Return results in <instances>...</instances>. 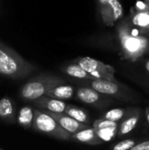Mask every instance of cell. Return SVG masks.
I'll return each instance as SVG.
<instances>
[{
    "label": "cell",
    "instance_id": "1",
    "mask_svg": "<svg viewBox=\"0 0 149 150\" xmlns=\"http://www.w3.org/2000/svg\"><path fill=\"white\" fill-rule=\"evenodd\" d=\"M87 44L115 52L122 60L137 62L149 54V37L142 34L132 23L130 17L121 18L113 31L90 37Z\"/></svg>",
    "mask_w": 149,
    "mask_h": 150
},
{
    "label": "cell",
    "instance_id": "2",
    "mask_svg": "<svg viewBox=\"0 0 149 150\" xmlns=\"http://www.w3.org/2000/svg\"><path fill=\"white\" fill-rule=\"evenodd\" d=\"M38 70V67L24 59L13 48L0 40V76L22 80Z\"/></svg>",
    "mask_w": 149,
    "mask_h": 150
},
{
    "label": "cell",
    "instance_id": "3",
    "mask_svg": "<svg viewBox=\"0 0 149 150\" xmlns=\"http://www.w3.org/2000/svg\"><path fill=\"white\" fill-rule=\"evenodd\" d=\"M72 82L77 85L89 86L96 91L114 98L122 103L137 104L142 101V97L129 86L120 82H113L104 79H90V80H76Z\"/></svg>",
    "mask_w": 149,
    "mask_h": 150
},
{
    "label": "cell",
    "instance_id": "4",
    "mask_svg": "<svg viewBox=\"0 0 149 150\" xmlns=\"http://www.w3.org/2000/svg\"><path fill=\"white\" fill-rule=\"evenodd\" d=\"M65 83V79L58 76L43 72L26 81L19 89L18 97L25 102L32 103L39 98L46 96L47 91L53 87Z\"/></svg>",
    "mask_w": 149,
    "mask_h": 150
},
{
    "label": "cell",
    "instance_id": "5",
    "mask_svg": "<svg viewBox=\"0 0 149 150\" xmlns=\"http://www.w3.org/2000/svg\"><path fill=\"white\" fill-rule=\"evenodd\" d=\"M32 129L60 141H72L71 134L49 114L35 107Z\"/></svg>",
    "mask_w": 149,
    "mask_h": 150
},
{
    "label": "cell",
    "instance_id": "6",
    "mask_svg": "<svg viewBox=\"0 0 149 150\" xmlns=\"http://www.w3.org/2000/svg\"><path fill=\"white\" fill-rule=\"evenodd\" d=\"M75 98L97 110H104L114 105L116 100L89 86L78 85L76 88Z\"/></svg>",
    "mask_w": 149,
    "mask_h": 150
},
{
    "label": "cell",
    "instance_id": "7",
    "mask_svg": "<svg viewBox=\"0 0 149 150\" xmlns=\"http://www.w3.org/2000/svg\"><path fill=\"white\" fill-rule=\"evenodd\" d=\"M97 20L108 27H113L124 18L123 7L119 0H97Z\"/></svg>",
    "mask_w": 149,
    "mask_h": 150
},
{
    "label": "cell",
    "instance_id": "8",
    "mask_svg": "<svg viewBox=\"0 0 149 150\" xmlns=\"http://www.w3.org/2000/svg\"><path fill=\"white\" fill-rule=\"evenodd\" d=\"M72 61L83 68L95 79H104L113 82L118 81L115 76V69L101 61L90 58L89 56L77 57Z\"/></svg>",
    "mask_w": 149,
    "mask_h": 150
},
{
    "label": "cell",
    "instance_id": "9",
    "mask_svg": "<svg viewBox=\"0 0 149 150\" xmlns=\"http://www.w3.org/2000/svg\"><path fill=\"white\" fill-rule=\"evenodd\" d=\"M144 116V110L139 106H133L129 113L119 123V130L117 138H126L133 133L141 122Z\"/></svg>",
    "mask_w": 149,
    "mask_h": 150
},
{
    "label": "cell",
    "instance_id": "10",
    "mask_svg": "<svg viewBox=\"0 0 149 150\" xmlns=\"http://www.w3.org/2000/svg\"><path fill=\"white\" fill-rule=\"evenodd\" d=\"M132 23L143 34L149 25V0H139L131 8L128 15Z\"/></svg>",
    "mask_w": 149,
    "mask_h": 150
},
{
    "label": "cell",
    "instance_id": "11",
    "mask_svg": "<svg viewBox=\"0 0 149 150\" xmlns=\"http://www.w3.org/2000/svg\"><path fill=\"white\" fill-rule=\"evenodd\" d=\"M92 127L104 142H111L114 138H117L119 130V123L117 122L100 118L92 123Z\"/></svg>",
    "mask_w": 149,
    "mask_h": 150
},
{
    "label": "cell",
    "instance_id": "12",
    "mask_svg": "<svg viewBox=\"0 0 149 150\" xmlns=\"http://www.w3.org/2000/svg\"><path fill=\"white\" fill-rule=\"evenodd\" d=\"M32 104L34 107L40 110L57 113H65V111L68 106V104L65 101L53 98L47 96H42L38 99L32 101Z\"/></svg>",
    "mask_w": 149,
    "mask_h": 150
},
{
    "label": "cell",
    "instance_id": "13",
    "mask_svg": "<svg viewBox=\"0 0 149 150\" xmlns=\"http://www.w3.org/2000/svg\"><path fill=\"white\" fill-rule=\"evenodd\" d=\"M44 112H47V114H49L50 116H52L61 126V127L63 129H65L67 132H68L71 135L83 130V129H85V128L90 127V125L81 123V122L76 120L75 119L67 115L66 113H57V112H47V111H44Z\"/></svg>",
    "mask_w": 149,
    "mask_h": 150
},
{
    "label": "cell",
    "instance_id": "14",
    "mask_svg": "<svg viewBox=\"0 0 149 150\" xmlns=\"http://www.w3.org/2000/svg\"><path fill=\"white\" fill-rule=\"evenodd\" d=\"M71 139L72 141L76 142L78 143L90 146H98L104 144V142L98 137L92 126L72 134Z\"/></svg>",
    "mask_w": 149,
    "mask_h": 150
},
{
    "label": "cell",
    "instance_id": "15",
    "mask_svg": "<svg viewBox=\"0 0 149 150\" xmlns=\"http://www.w3.org/2000/svg\"><path fill=\"white\" fill-rule=\"evenodd\" d=\"M0 119L7 124L14 125L17 123L16 105L9 97H4L0 99Z\"/></svg>",
    "mask_w": 149,
    "mask_h": 150
},
{
    "label": "cell",
    "instance_id": "16",
    "mask_svg": "<svg viewBox=\"0 0 149 150\" xmlns=\"http://www.w3.org/2000/svg\"><path fill=\"white\" fill-rule=\"evenodd\" d=\"M60 69L66 76L71 77L76 80H90L95 79L90 73H88L83 68H82L79 64L70 61L68 62H65L61 65Z\"/></svg>",
    "mask_w": 149,
    "mask_h": 150
},
{
    "label": "cell",
    "instance_id": "17",
    "mask_svg": "<svg viewBox=\"0 0 149 150\" xmlns=\"http://www.w3.org/2000/svg\"><path fill=\"white\" fill-rule=\"evenodd\" d=\"M75 94H76V88L73 85L65 83L53 87L51 90L47 91L46 96L65 101L75 98Z\"/></svg>",
    "mask_w": 149,
    "mask_h": 150
},
{
    "label": "cell",
    "instance_id": "18",
    "mask_svg": "<svg viewBox=\"0 0 149 150\" xmlns=\"http://www.w3.org/2000/svg\"><path fill=\"white\" fill-rule=\"evenodd\" d=\"M35 108L30 105L21 107L17 115V123L25 129H32Z\"/></svg>",
    "mask_w": 149,
    "mask_h": 150
},
{
    "label": "cell",
    "instance_id": "19",
    "mask_svg": "<svg viewBox=\"0 0 149 150\" xmlns=\"http://www.w3.org/2000/svg\"><path fill=\"white\" fill-rule=\"evenodd\" d=\"M65 113L81 123H84V124L92 126L90 114L88 113V112L86 110H84L81 107L68 104Z\"/></svg>",
    "mask_w": 149,
    "mask_h": 150
},
{
    "label": "cell",
    "instance_id": "20",
    "mask_svg": "<svg viewBox=\"0 0 149 150\" xmlns=\"http://www.w3.org/2000/svg\"><path fill=\"white\" fill-rule=\"evenodd\" d=\"M138 73L134 75V79L141 83L149 92V59L141 60Z\"/></svg>",
    "mask_w": 149,
    "mask_h": 150
},
{
    "label": "cell",
    "instance_id": "21",
    "mask_svg": "<svg viewBox=\"0 0 149 150\" xmlns=\"http://www.w3.org/2000/svg\"><path fill=\"white\" fill-rule=\"evenodd\" d=\"M133 106H127V107H119V108H113L111 110L106 111L101 118L105 119L107 120H111L113 122L119 123L131 111Z\"/></svg>",
    "mask_w": 149,
    "mask_h": 150
},
{
    "label": "cell",
    "instance_id": "22",
    "mask_svg": "<svg viewBox=\"0 0 149 150\" xmlns=\"http://www.w3.org/2000/svg\"><path fill=\"white\" fill-rule=\"evenodd\" d=\"M142 138H124L117 143L112 144L110 147V150H130L134 147Z\"/></svg>",
    "mask_w": 149,
    "mask_h": 150
},
{
    "label": "cell",
    "instance_id": "23",
    "mask_svg": "<svg viewBox=\"0 0 149 150\" xmlns=\"http://www.w3.org/2000/svg\"><path fill=\"white\" fill-rule=\"evenodd\" d=\"M130 150H149V139L142 138Z\"/></svg>",
    "mask_w": 149,
    "mask_h": 150
},
{
    "label": "cell",
    "instance_id": "24",
    "mask_svg": "<svg viewBox=\"0 0 149 150\" xmlns=\"http://www.w3.org/2000/svg\"><path fill=\"white\" fill-rule=\"evenodd\" d=\"M144 122H145V126L147 127V128L149 130V106L145 107L144 109Z\"/></svg>",
    "mask_w": 149,
    "mask_h": 150
},
{
    "label": "cell",
    "instance_id": "25",
    "mask_svg": "<svg viewBox=\"0 0 149 150\" xmlns=\"http://www.w3.org/2000/svg\"><path fill=\"white\" fill-rule=\"evenodd\" d=\"M143 34H144V35H146V36H148L149 37V25L148 26V27H147V29L144 31Z\"/></svg>",
    "mask_w": 149,
    "mask_h": 150
},
{
    "label": "cell",
    "instance_id": "26",
    "mask_svg": "<svg viewBox=\"0 0 149 150\" xmlns=\"http://www.w3.org/2000/svg\"><path fill=\"white\" fill-rule=\"evenodd\" d=\"M0 150H2V149H0Z\"/></svg>",
    "mask_w": 149,
    "mask_h": 150
},
{
    "label": "cell",
    "instance_id": "27",
    "mask_svg": "<svg viewBox=\"0 0 149 150\" xmlns=\"http://www.w3.org/2000/svg\"><path fill=\"white\" fill-rule=\"evenodd\" d=\"M0 1H1V0H0Z\"/></svg>",
    "mask_w": 149,
    "mask_h": 150
}]
</instances>
